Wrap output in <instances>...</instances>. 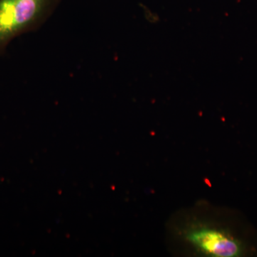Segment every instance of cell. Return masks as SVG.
Here are the masks:
<instances>
[{"instance_id": "obj_1", "label": "cell", "mask_w": 257, "mask_h": 257, "mask_svg": "<svg viewBox=\"0 0 257 257\" xmlns=\"http://www.w3.org/2000/svg\"><path fill=\"white\" fill-rule=\"evenodd\" d=\"M62 1L0 0V57L15 39L45 25Z\"/></svg>"}, {"instance_id": "obj_2", "label": "cell", "mask_w": 257, "mask_h": 257, "mask_svg": "<svg viewBox=\"0 0 257 257\" xmlns=\"http://www.w3.org/2000/svg\"><path fill=\"white\" fill-rule=\"evenodd\" d=\"M184 236L199 253L207 256L234 257L241 252L239 241L216 226L193 223L184 230Z\"/></svg>"}]
</instances>
